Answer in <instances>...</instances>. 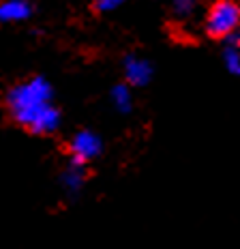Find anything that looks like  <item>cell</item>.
Here are the masks:
<instances>
[{
    "instance_id": "6da1fadb",
    "label": "cell",
    "mask_w": 240,
    "mask_h": 249,
    "mask_svg": "<svg viewBox=\"0 0 240 249\" xmlns=\"http://www.w3.org/2000/svg\"><path fill=\"white\" fill-rule=\"evenodd\" d=\"M9 116L33 136H51L60 129L62 114L54 106V88L43 75L17 82L4 95Z\"/></svg>"
},
{
    "instance_id": "7a4b0ae2",
    "label": "cell",
    "mask_w": 240,
    "mask_h": 249,
    "mask_svg": "<svg viewBox=\"0 0 240 249\" xmlns=\"http://www.w3.org/2000/svg\"><path fill=\"white\" fill-rule=\"evenodd\" d=\"M240 30V7L234 0H219L206 15V33L215 39H225Z\"/></svg>"
},
{
    "instance_id": "3957f363",
    "label": "cell",
    "mask_w": 240,
    "mask_h": 249,
    "mask_svg": "<svg viewBox=\"0 0 240 249\" xmlns=\"http://www.w3.org/2000/svg\"><path fill=\"white\" fill-rule=\"evenodd\" d=\"M69 150V161L77 165H86L95 161L99 155L103 153V140L99 133L90 131V129H82V131L73 133V138L67 144Z\"/></svg>"
},
{
    "instance_id": "277c9868",
    "label": "cell",
    "mask_w": 240,
    "mask_h": 249,
    "mask_svg": "<svg viewBox=\"0 0 240 249\" xmlns=\"http://www.w3.org/2000/svg\"><path fill=\"white\" fill-rule=\"evenodd\" d=\"M58 183H60L62 194H65L69 200H75L86 187V168L69 161L65 165V170L60 172Z\"/></svg>"
},
{
    "instance_id": "5b68a950",
    "label": "cell",
    "mask_w": 240,
    "mask_h": 249,
    "mask_svg": "<svg viewBox=\"0 0 240 249\" xmlns=\"http://www.w3.org/2000/svg\"><path fill=\"white\" fill-rule=\"evenodd\" d=\"M124 69V77H127V86H146L150 80H153L154 67L150 65L146 58H139V56H124L122 62Z\"/></svg>"
},
{
    "instance_id": "8992f818",
    "label": "cell",
    "mask_w": 240,
    "mask_h": 249,
    "mask_svg": "<svg viewBox=\"0 0 240 249\" xmlns=\"http://www.w3.org/2000/svg\"><path fill=\"white\" fill-rule=\"evenodd\" d=\"M34 13L33 2L28 0H4L0 2V24H19L30 19Z\"/></svg>"
},
{
    "instance_id": "52a82bcc",
    "label": "cell",
    "mask_w": 240,
    "mask_h": 249,
    "mask_svg": "<svg viewBox=\"0 0 240 249\" xmlns=\"http://www.w3.org/2000/svg\"><path fill=\"white\" fill-rule=\"evenodd\" d=\"M109 99H112V106L116 107V112L120 114H129L133 110V95L131 88L127 84H116L109 92Z\"/></svg>"
},
{
    "instance_id": "ba28073f",
    "label": "cell",
    "mask_w": 240,
    "mask_h": 249,
    "mask_svg": "<svg viewBox=\"0 0 240 249\" xmlns=\"http://www.w3.org/2000/svg\"><path fill=\"white\" fill-rule=\"evenodd\" d=\"M223 60H225V69L229 73L240 77V48L225 45V48H223Z\"/></svg>"
},
{
    "instance_id": "9c48e42d",
    "label": "cell",
    "mask_w": 240,
    "mask_h": 249,
    "mask_svg": "<svg viewBox=\"0 0 240 249\" xmlns=\"http://www.w3.org/2000/svg\"><path fill=\"white\" fill-rule=\"evenodd\" d=\"M195 9H197V0H171V11L180 19L191 18L195 13Z\"/></svg>"
},
{
    "instance_id": "30bf717a",
    "label": "cell",
    "mask_w": 240,
    "mask_h": 249,
    "mask_svg": "<svg viewBox=\"0 0 240 249\" xmlns=\"http://www.w3.org/2000/svg\"><path fill=\"white\" fill-rule=\"evenodd\" d=\"M122 2H124V0H95L97 11H101V13H109V11H114V9H118Z\"/></svg>"
},
{
    "instance_id": "8fae6325",
    "label": "cell",
    "mask_w": 240,
    "mask_h": 249,
    "mask_svg": "<svg viewBox=\"0 0 240 249\" xmlns=\"http://www.w3.org/2000/svg\"><path fill=\"white\" fill-rule=\"evenodd\" d=\"M223 41H225V45H234V48H240V30L232 33L229 37H225Z\"/></svg>"
}]
</instances>
